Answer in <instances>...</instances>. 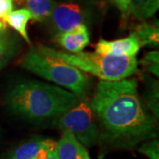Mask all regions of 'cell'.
<instances>
[{
  "label": "cell",
  "instance_id": "6da1fadb",
  "mask_svg": "<svg viewBox=\"0 0 159 159\" xmlns=\"http://www.w3.org/2000/svg\"><path fill=\"white\" fill-rule=\"evenodd\" d=\"M90 105L110 141L129 145L156 136V119L141 100L134 78L100 80Z\"/></svg>",
  "mask_w": 159,
  "mask_h": 159
},
{
  "label": "cell",
  "instance_id": "7a4b0ae2",
  "mask_svg": "<svg viewBox=\"0 0 159 159\" xmlns=\"http://www.w3.org/2000/svg\"><path fill=\"white\" fill-rule=\"evenodd\" d=\"M78 102L74 93L41 81H26L7 92L6 103L13 113L34 121L58 117Z\"/></svg>",
  "mask_w": 159,
  "mask_h": 159
},
{
  "label": "cell",
  "instance_id": "3957f363",
  "mask_svg": "<svg viewBox=\"0 0 159 159\" xmlns=\"http://www.w3.org/2000/svg\"><path fill=\"white\" fill-rule=\"evenodd\" d=\"M37 51L72 65L83 73L93 74L101 80L115 81L130 77L137 71L136 57H115L97 52L67 53L40 44Z\"/></svg>",
  "mask_w": 159,
  "mask_h": 159
},
{
  "label": "cell",
  "instance_id": "277c9868",
  "mask_svg": "<svg viewBox=\"0 0 159 159\" xmlns=\"http://www.w3.org/2000/svg\"><path fill=\"white\" fill-rule=\"evenodd\" d=\"M21 66L43 79L68 89L76 97H82L89 89V79L83 72L62 60L40 54L34 48L24 56Z\"/></svg>",
  "mask_w": 159,
  "mask_h": 159
},
{
  "label": "cell",
  "instance_id": "5b68a950",
  "mask_svg": "<svg viewBox=\"0 0 159 159\" xmlns=\"http://www.w3.org/2000/svg\"><path fill=\"white\" fill-rule=\"evenodd\" d=\"M54 125L58 129L72 133L83 146L95 145L99 138V129L89 101L77 102L74 107L58 116Z\"/></svg>",
  "mask_w": 159,
  "mask_h": 159
},
{
  "label": "cell",
  "instance_id": "8992f818",
  "mask_svg": "<svg viewBox=\"0 0 159 159\" xmlns=\"http://www.w3.org/2000/svg\"><path fill=\"white\" fill-rule=\"evenodd\" d=\"M49 19L52 28L60 34L72 31L80 25H86L87 12L79 4L66 2L56 6Z\"/></svg>",
  "mask_w": 159,
  "mask_h": 159
},
{
  "label": "cell",
  "instance_id": "52a82bcc",
  "mask_svg": "<svg viewBox=\"0 0 159 159\" xmlns=\"http://www.w3.org/2000/svg\"><path fill=\"white\" fill-rule=\"evenodd\" d=\"M141 47L136 34L132 33L127 37L113 41L100 39L95 45V49L97 53L115 57H136Z\"/></svg>",
  "mask_w": 159,
  "mask_h": 159
},
{
  "label": "cell",
  "instance_id": "ba28073f",
  "mask_svg": "<svg viewBox=\"0 0 159 159\" xmlns=\"http://www.w3.org/2000/svg\"><path fill=\"white\" fill-rule=\"evenodd\" d=\"M57 41L71 53H79L89 43V33L86 25H80L72 31L57 34Z\"/></svg>",
  "mask_w": 159,
  "mask_h": 159
},
{
  "label": "cell",
  "instance_id": "9c48e42d",
  "mask_svg": "<svg viewBox=\"0 0 159 159\" xmlns=\"http://www.w3.org/2000/svg\"><path fill=\"white\" fill-rule=\"evenodd\" d=\"M87 149L72 133L62 130V135L57 142L58 159H86Z\"/></svg>",
  "mask_w": 159,
  "mask_h": 159
},
{
  "label": "cell",
  "instance_id": "30bf717a",
  "mask_svg": "<svg viewBox=\"0 0 159 159\" xmlns=\"http://www.w3.org/2000/svg\"><path fill=\"white\" fill-rule=\"evenodd\" d=\"M30 20H32V15L30 14L29 10L22 8L11 11L5 20L6 24H8L11 29L18 32L29 45H31V42L27 30V26Z\"/></svg>",
  "mask_w": 159,
  "mask_h": 159
},
{
  "label": "cell",
  "instance_id": "8fae6325",
  "mask_svg": "<svg viewBox=\"0 0 159 159\" xmlns=\"http://www.w3.org/2000/svg\"><path fill=\"white\" fill-rule=\"evenodd\" d=\"M27 9L32 15V20L43 21L51 17L57 6L54 0H25Z\"/></svg>",
  "mask_w": 159,
  "mask_h": 159
},
{
  "label": "cell",
  "instance_id": "7c38bea8",
  "mask_svg": "<svg viewBox=\"0 0 159 159\" xmlns=\"http://www.w3.org/2000/svg\"><path fill=\"white\" fill-rule=\"evenodd\" d=\"M134 33L136 34L141 46L158 47L159 29L157 24L142 23L135 28Z\"/></svg>",
  "mask_w": 159,
  "mask_h": 159
},
{
  "label": "cell",
  "instance_id": "4fadbf2b",
  "mask_svg": "<svg viewBox=\"0 0 159 159\" xmlns=\"http://www.w3.org/2000/svg\"><path fill=\"white\" fill-rule=\"evenodd\" d=\"M19 50V41L13 36L7 34L0 36V70L5 67L15 56Z\"/></svg>",
  "mask_w": 159,
  "mask_h": 159
},
{
  "label": "cell",
  "instance_id": "5bb4252c",
  "mask_svg": "<svg viewBox=\"0 0 159 159\" xmlns=\"http://www.w3.org/2000/svg\"><path fill=\"white\" fill-rule=\"evenodd\" d=\"M43 145L44 140H35L26 142L13 150L7 159H33Z\"/></svg>",
  "mask_w": 159,
  "mask_h": 159
},
{
  "label": "cell",
  "instance_id": "9a60e30c",
  "mask_svg": "<svg viewBox=\"0 0 159 159\" xmlns=\"http://www.w3.org/2000/svg\"><path fill=\"white\" fill-rule=\"evenodd\" d=\"M141 64L149 73L155 75H159V52L152 51L148 52L141 60Z\"/></svg>",
  "mask_w": 159,
  "mask_h": 159
},
{
  "label": "cell",
  "instance_id": "2e32d148",
  "mask_svg": "<svg viewBox=\"0 0 159 159\" xmlns=\"http://www.w3.org/2000/svg\"><path fill=\"white\" fill-rule=\"evenodd\" d=\"M145 99L149 109L158 118V85L157 82L154 81L152 84L149 83L148 89L146 91Z\"/></svg>",
  "mask_w": 159,
  "mask_h": 159
},
{
  "label": "cell",
  "instance_id": "e0dca14e",
  "mask_svg": "<svg viewBox=\"0 0 159 159\" xmlns=\"http://www.w3.org/2000/svg\"><path fill=\"white\" fill-rule=\"evenodd\" d=\"M159 8V0H147L146 3L142 7L138 20H146L148 18L152 17L155 13L157 11Z\"/></svg>",
  "mask_w": 159,
  "mask_h": 159
},
{
  "label": "cell",
  "instance_id": "ac0fdd59",
  "mask_svg": "<svg viewBox=\"0 0 159 159\" xmlns=\"http://www.w3.org/2000/svg\"><path fill=\"white\" fill-rule=\"evenodd\" d=\"M139 151L150 159H159V142L157 140H152L146 142L140 148Z\"/></svg>",
  "mask_w": 159,
  "mask_h": 159
},
{
  "label": "cell",
  "instance_id": "d6986e66",
  "mask_svg": "<svg viewBox=\"0 0 159 159\" xmlns=\"http://www.w3.org/2000/svg\"><path fill=\"white\" fill-rule=\"evenodd\" d=\"M13 11V0H0V19L6 20Z\"/></svg>",
  "mask_w": 159,
  "mask_h": 159
},
{
  "label": "cell",
  "instance_id": "ffe728a7",
  "mask_svg": "<svg viewBox=\"0 0 159 159\" xmlns=\"http://www.w3.org/2000/svg\"><path fill=\"white\" fill-rule=\"evenodd\" d=\"M115 6L118 7L119 11H121L122 17L125 19L129 16V8H130L131 0H111Z\"/></svg>",
  "mask_w": 159,
  "mask_h": 159
},
{
  "label": "cell",
  "instance_id": "44dd1931",
  "mask_svg": "<svg viewBox=\"0 0 159 159\" xmlns=\"http://www.w3.org/2000/svg\"><path fill=\"white\" fill-rule=\"evenodd\" d=\"M146 1L147 0H131L129 12L133 16H134L136 19H138L140 11H141L143 5L146 3Z\"/></svg>",
  "mask_w": 159,
  "mask_h": 159
},
{
  "label": "cell",
  "instance_id": "7402d4cb",
  "mask_svg": "<svg viewBox=\"0 0 159 159\" xmlns=\"http://www.w3.org/2000/svg\"><path fill=\"white\" fill-rule=\"evenodd\" d=\"M6 22L3 20V19H0V36L5 34L6 33Z\"/></svg>",
  "mask_w": 159,
  "mask_h": 159
},
{
  "label": "cell",
  "instance_id": "603a6c76",
  "mask_svg": "<svg viewBox=\"0 0 159 159\" xmlns=\"http://www.w3.org/2000/svg\"><path fill=\"white\" fill-rule=\"evenodd\" d=\"M47 159H58L57 157V147H55L54 148H52L51 150V152L49 154Z\"/></svg>",
  "mask_w": 159,
  "mask_h": 159
},
{
  "label": "cell",
  "instance_id": "cb8c5ba5",
  "mask_svg": "<svg viewBox=\"0 0 159 159\" xmlns=\"http://www.w3.org/2000/svg\"><path fill=\"white\" fill-rule=\"evenodd\" d=\"M86 159H91L90 157H89V153H88V152L86 153Z\"/></svg>",
  "mask_w": 159,
  "mask_h": 159
}]
</instances>
